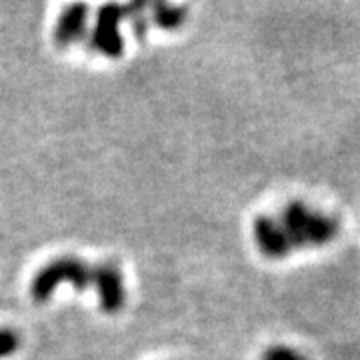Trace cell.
<instances>
[{
    "label": "cell",
    "mask_w": 360,
    "mask_h": 360,
    "mask_svg": "<svg viewBox=\"0 0 360 360\" xmlns=\"http://www.w3.org/2000/svg\"><path fill=\"white\" fill-rule=\"evenodd\" d=\"M278 222L290 248H321L330 245L340 232V222L335 217L314 210L302 200L284 206Z\"/></svg>",
    "instance_id": "6da1fadb"
},
{
    "label": "cell",
    "mask_w": 360,
    "mask_h": 360,
    "mask_svg": "<svg viewBox=\"0 0 360 360\" xmlns=\"http://www.w3.org/2000/svg\"><path fill=\"white\" fill-rule=\"evenodd\" d=\"M60 284H70L77 292L92 286V266L78 257H58L44 264L30 283V296L34 302L44 304L58 290Z\"/></svg>",
    "instance_id": "7a4b0ae2"
},
{
    "label": "cell",
    "mask_w": 360,
    "mask_h": 360,
    "mask_svg": "<svg viewBox=\"0 0 360 360\" xmlns=\"http://www.w3.org/2000/svg\"><path fill=\"white\" fill-rule=\"evenodd\" d=\"M124 20V6L103 4L96 11L94 26L90 32V46L108 58H120L124 54V39L120 22Z\"/></svg>",
    "instance_id": "3957f363"
},
{
    "label": "cell",
    "mask_w": 360,
    "mask_h": 360,
    "mask_svg": "<svg viewBox=\"0 0 360 360\" xmlns=\"http://www.w3.org/2000/svg\"><path fill=\"white\" fill-rule=\"evenodd\" d=\"M92 286L98 296V307L104 314H118L127 302L124 276L118 264L106 260L92 266Z\"/></svg>",
    "instance_id": "277c9868"
},
{
    "label": "cell",
    "mask_w": 360,
    "mask_h": 360,
    "mask_svg": "<svg viewBox=\"0 0 360 360\" xmlns=\"http://www.w3.org/2000/svg\"><path fill=\"white\" fill-rule=\"evenodd\" d=\"M252 234H255V243L260 255L269 260H283L292 250L281 222L272 217H266V214L257 217L252 222Z\"/></svg>",
    "instance_id": "5b68a950"
},
{
    "label": "cell",
    "mask_w": 360,
    "mask_h": 360,
    "mask_svg": "<svg viewBox=\"0 0 360 360\" xmlns=\"http://www.w3.org/2000/svg\"><path fill=\"white\" fill-rule=\"evenodd\" d=\"M86 25H89V6L86 4L78 2V4L66 6L54 26V34H52L54 44L58 49H66L78 40H82L86 34Z\"/></svg>",
    "instance_id": "8992f818"
},
{
    "label": "cell",
    "mask_w": 360,
    "mask_h": 360,
    "mask_svg": "<svg viewBox=\"0 0 360 360\" xmlns=\"http://www.w3.org/2000/svg\"><path fill=\"white\" fill-rule=\"evenodd\" d=\"M150 14H153L150 18L155 20V25L162 30H176L186 20V8L170 4V2L150 4Z\"/></svg>",
    "instance_id": "52a82bcc"
},
{
    "label": "cell",
    "mask_w": 360,
    "mask_h": 360,
    "mask_svg": "<svg viewBox=\"0 0 360 360\" xmlns=\"http://www.w3.org/2000/svg\"><path fill=\"white\" fill-rule=\"evenodd\" d=\"M146 2H130L129 6H124V20H129L130 28L134 39L144 40L146 30H148V16H146Z\"/></svg>",
    "instance_id": "ba28073f"
},
{
    "label": "cell",
    "mask_w": 360,
    "mask_h": 360,
    "mask_svg": "<svg viewBox=\"0 0 360 360\" xmlns=\"http://www.w3.org/2000/svg\"><path fill=\"white\" fill-rule=\"evenodd\" d=\"M260 360H309L302 352H298L295 348L284 347V345H274V347H269Z\"/></svg>",
    "instance_id": "9c48e42d"
},
{
    "label": "cell",
    "mask_w": 360,
    "mask_h": 360,
    "mask_svg": "<svg viewBox=\"0 0 360 360\" xmlns=\"http://www.w3.org/2000/svg\"><path fill=\"white\" fill-rule=\"evenodd\" d=\"M20 347V336L13 328H0V359L13 356Z\"/></svg>",
    "instance_id": "30bf717a"
}]
</instances>
